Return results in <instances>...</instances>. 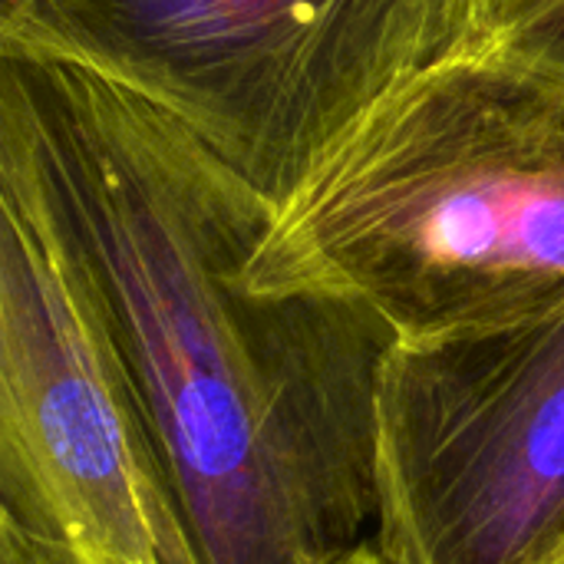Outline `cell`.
<instances>
[{"mask_svg":"<svg viewBox=\"0 0 564 564\" xmlns=\"http://www.w3.org/2000/svg\"><path fill=\"white\" fill-rule=\"evenodd\" d=\"M245 281L393 344L564 314V66L466 43L393 86L274 205Z\"/></svg>","mask_w":564,"mask_h":564,"instance_id":"7a4b0ae2","label":"cell"},{"mask_svg":"<svg viewBox=\"0 0 564 564\" xmlns=\"http://www.w3.org/2000/svg\"><path fill=\"white\" fill-rule=\"evenodd\" d=\"M0 109L106 301L202 564H324L367 542L393 337L337 301L251 291L274 205L142 96L3 59Z\"/></svg>","mask_w":564,"mask_h":564,"instance_id":"6da1fadb","label":"cell"},{"mask_svg":"<svg viewBox=\"0 0 564 564\" xmlns=\"http://www.w3.org/2000/svg\"><path fill=\"white\" fill-rule=\"evenodd\" d=\"M469 43H492L564 66V0H463Z\"/></svg>","mask_w":564,"mask_h":564,"instance_id":"8992f818","label":"cell"},{"mask_svg":"<svg viewBox=\"0 0 564 564\" xmlns=\"http://www.w3.org/2000/svg\"><path fill=\"white\" fill-rule=\"evenodd\" d=\"M466 43L463 0H0L3 59L142 96L271 205L380 96Z\"/></svg>","mask_w":564,"mask_h":564,"instance_id":"3957f363","label":"cell"},{"mask_svg":"<svg viewBox=\"0 0 564 564\" xmlns=\"http://www.w3.org/2000/svg\"><path fill=\"white\" fill-rule=\"evenodd\" d=\"M324 564H387V562H383V555L377 552V545L367 539V542L354 545L350 552H344V555H337V558H330V562H324Z\"/></svg>","mask_w":564,"mask_h":564,"instance_id":"ba28073f","label":"cell"},{"mask_svg":"<svg viewBox=\"0 0 564 564\" xmlns=\"http://www.w3.org/2000/svg\"><path fill=\"white\" fill-rule=\"evenodd\" d=\"M373 489L387 564H564V314L390 344Z\"/></svg>","mask_w":564,"mask_h":564,"instance_id":"5b68a950","label":"cell"},{"mask_svg":"<svg viewBox=\"0 0 564 564\" xmlns=\"http://www.w3.org/2000/svg\"><path fill=\"white\" fill-rule=\"evenodd\" d=\"M0 509L79 564H202L106 301L0 109Z\"/></svg>","mask_w":564,"mask_h":564,"instance_id":"277c9868","label":"cell"},{"mask_svg":"<svg viewBox=\"0 0 564 564\" xmlns=\"http://www.w3.org/2000/svg\"><path fill=\"white\" fill-rule=\"evenodd\" d=\"M0 564H79V558L63 542L0 509Z\"/></svg>","mask_w":564,"mask_h":564,"instance_id":"52a82bcc","label":"cell"}]
</instances>
